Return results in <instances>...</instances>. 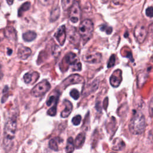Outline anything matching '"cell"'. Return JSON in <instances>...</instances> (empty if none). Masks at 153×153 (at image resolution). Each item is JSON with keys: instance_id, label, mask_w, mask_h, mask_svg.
Here are the masks:
<instances>
[{"instance_id": "24", "label": "cell", "mask_w": 153, "mask_h": 153, "mask_svg": "<svg viewBox=\"0 0 153 153\" xmlns=\"http://www.w3.org/2000/svg\"><path fill=\"white\" fill-rule=\"evenodd\" d=\"M57 100H58V96H56L55 95L50 96L47 101V103H46L47 105L49 106H51L53 103H54V105H57Z\"/></svg>"}, {"instance_id": "30", "label": "cell", "mask_w": 153, "mask_h": 153, "mask_svg": "<svg viewBox=\"0 0 153 153\" xmlns=\"http://www.w3.org/2000/svg\"><path fill=\"white\" fill-rule=\"evenodd\" d=\"M71 96L75 100H77L79 97V93L76 89H73L70 92Z\"/></svg>"}, {"instance_id": "4", "label": "cell", "mask_w": 153, "mask_h": 153, "mask_svg": "<svg viewBox=\"0 0 153 153\" xmlns=\"http://www.w3.org/2000/svg\"><path fill=\"white\" fill-rule=\"evenodd\" d=\"M50 84L47 80H43L38 83L31 90V94L35 97H40L44 95L50 89Z\"/></svg>"}, {"instance_id": "11", "label": "cell", "mask_w": 153, "mask_h": 153, "mask_svg": "<svg viewBox=\"0 0 153 153\" xmlns=\"http://www.w3.org/2000/svg\"><path fill=\"white\" fill-rule=\"evenodd\" d=\"M54 36L60 45H63L65 42L66 33L65 25L61 26L54 34Z\"/></svg>"}, {"instance_id": "10", "label": "cell", "mask_w": 153, "mask_h": 153, "mask_svg": "<svg viewBox=\"0 0 153 153\" xmlns=\"http://www.w3.org/2000/svg\"><path fill=\"white\" fill-rule=\"evenodd\" d=\"M122 80V71L121 69H117L114 71L110 76L109 82L113 87H118L121 83Z\"/></svg>"}, {"instance_id": "17", "label": "cell", "mask_w": 153, "mask_h": 153, "mask_svg": "<svg viewBox=\"0 0 153 153\" xmlns=\"http://www.w3.org/2000/svg\"><path fill=\"white\" fill-rule=\"evenodd\" d=\"M36 37V33L32 30H29L23 34V39L26 42L33 41Z\"/></svg>"}, {"instance_id": "22", "label": "cell", "mask_w": 153, "mask_h": 153, "mask_svg": "<svg viewBox=\"0 0 153 153\" xmlns=\"http://www.w3.org/2000/svg\"><path fill=\"white\" fill-rule=\"evenodd\" d=\"M30 8V3L29 2H25L24 4H23L22 5V6L20 7V8L19 9L18 11V16H21V15H22V13L24 11H26L28 10H29V8Z\"/></svg>"}, {"instance_id": "25", "label": "cell", "mask_w": 153, "mask_h": 153, "mask_svg": "<svg viewBox=\"0 0 153 153\" xmlns=\"http://www.w3.org/2000/svg\"><path fill=\"white\" fill-rule=\"evenodd\" d=\"M74 2L72 1H62V7L64 9V10H66L68 8H70L71 6L72 5L73 3Z\"/></svg>"}, {"instance_id": "27", "label": "cell", "mask_w": 153, "mask_h": 153, "mask_svg": "<svg viewBox=\"0 0 153 153\" xmlns=\"http://www.w3.org/2000/svg\"><path fill=\"white\" fill-rule=\"evenodd\" d=\"M115 56L114 54H112L111 55V56L110 57L108 60L107 66L108 68H112L115 65Z\"/></svg>"}, {"instance_id": "7", "label": "cell", "mask_w": 153, "mask_h": 153, "mask_svg": "<svg viewBox=\"0 0 153 153\" xmlns=\"http://www.w3.org/2000/svg\"><path fill=\"white\" fill-rule=\"evenodd\" d=\"M134 36L138 42L142 43L147 36V30L145 26L142 24L137 25L134 29Z\"/></svg>"}, {"instance_id": "8", "label": "cell", "mask_w": 153, "mask_h": 153, "mask_svg": "<svg viewBox=\"0 0 153 153\" xmlns=\"http://www.w3.org/2000/svg\"><path fill=\"white\" fill-rule=\"evenodd\" d=\"M83 81L84 79L81 75L78 74H72L63 81L62 83V86L63 88H66L70 85L81 83Z\"/></svg>"}, {"instance_id": "31", "label": "cell", "mask_w": 153, "mask_h": 153, "mask_svg": "<svg viewBox=\"0 0 153 153\" xmlns=\"http://www.w3.org/2000/svg\"><path fill=\"white\" fill-rule=\"evenodd\" d=\"M146 15L149 17H153V7H149L146 9Z\"/></svg>"}, {"instance_id": "14", "label": "cell", "mask_w": 153, "mask_h": 153, "mask_svg": "<svg viewBox=\"0 0 153 153\" xmlns=\"http://www.w3.org/2000/svg\"><path fill=\"white\" fill-rule=\"evenodd\" d=\"M125 148V143L121 138H115L112 142V149L114 151H121Z\"/></svg>"}, {"instance_id": "23", "label": "cell", "mask_w": 153, "mask_h": 153, "mask_svg": "<svg viewBox=\"0 0 153 153\" xmlns=\"http://www.w3.org/2000/svg\"><path fill=\"white\" fill-rule=\"evenodd\" d=\"M49 147L50 149H51L53 151H57L59 150V147H58V144L57 143V141L55 140V139H51L49 141L48 143Z\"/></svg>"}, {"instance_id": "15", "label": "cell", "mask_w": 153, "mask_h": 153, "mask_svg": "<svg viewBox=\"0 0 153 153\" xmlns=\"http://www.w3.org/2000/svg\"><path fill=\"white\" fill-rule=\"evenodd\" d=\"M68 34L69 40L72 44H76V42L79 41V39H78L79 38V35H78V34L76 33V30L75 27H72L70 30L69 29Z\"/></svg>"}, {"instance_id": "1", "label": "cell", "mask_w": 153, "mask_h": 153, "mask_svg": "<svg viewBox=\"0 0 153 153\" xmlns=\"http://www.w3.org/2000/svg\"><path fill=\"white\" fill-rule=\"evenodd\" d=\"M17 128V121L15 117H12L6 122L4 130L3 145L4 148L8 151L12 146Z\"/></svg>"}, {"instance_id": "26", "label": "cell", "mask_w": 153, "mask_h": 153, "mask_svg": "<svg viewBox=\"0 0 153 153\" xmlns=\"http://www.w3.org/2000/svg\"><path fill=\"white\" fill-rule=\"evenodd\" d=\"M100 30L103 32H105L106 34H111L112 32V28L111 26H108L106 25H102L100 26Z\"/></svg>"}, {"instance_id": "28", "label": "cell", "mask_w": 153, "mask_h": 153, "mask_svg": "<svg viewBox=\"0 0 153 153\" xmlns=\"http://www.w3.org/2000/svg\"><path fill=\"white\" fill-rule=\"evenodd\" d=\"M81 121V117L79 115H77L74 117L72 120V123L75 126H78L80 124Z\"/></svg>"}, {"instance_id": "16", "label": "cell", "mask_w": 153, "mask_h": 153, "mask_svg": "<svg viewBox=\"0 0 153 153\" xmlns=\"http://www.w3.org/2000/svg\"><path fill=\"white\" fill-rule=\"evenodd\" d=\"M85 139V134L83 133H80L77 135L75 139L74 140V145L76 148H78L82 146L84 143Z\"/></svg>"}, {"instance_id": "9", "label": "cell", "mask_w": 153, "mask_h": 153, "mask_svg": "<svg viewBox=\"0 0 153 153\" xmlns=\"http://www.w3.org/2000/svg\"><path fill=\"white\" fill-rule=\"evenodd\" d=\"M82 59L89 63H98L101 62L102 54L98 52L88 53L83 56Z\"/></svg>"}, {"instance_id": "29", "label": "cell", "mask_w": 153, "mask_h": 153, "mask_svg": "<svg viewBox=\"0 0 153 153\" xmlns=\"http://www.w3.org/2000/svg\"><path fill=\"white\" fill-rule=\"evenodd\" d=\"M57 111V105H53L51 108H50L47 111V114L50 116H54L56 114Z\"/></svg>"}, {"instance_id": "37", "label": "cell", "mask_w": 153, "mask_h": 153, "mask_svg": "<svg viewBox=\"0 0 153 153\" xmlns=\"http://www.w3.org/2000/svg\"><path fill=\"white\" fill-rule=\"evenodd\" d=\"M132 153H137V152H132Z\"/></svg>"}, {"instance_id": "35", "label": "cell", "mask_w": 153, "mask_h": 153, "mask_svg": "<svg viewBox=\"0 0 153 153\" xmlns=\"http://www.w3.org/2000/svg\"><path fill=\"white\" fill-rule=\"evenodd\" d=\"M12 52H13V51H12L11 49L8 48V51H7V54H8V55L10 56V55L12 54Z\"/></svg>"}, {"instance_id": "12", "label": "cell", "mask_w": 153, "mask_h": 153, "mask_svg": "<svg viewBox=\"0 0 153 153\" xmlns=\"http://www.w3.org/2000/svg\"><path fill=\"white\" fill-rule=\"evenodd\" d=\"M31 50L29 47L20 46L17 51V55L20 59L23 60L27 59L31 54Z\"/></svg>"}, {"instance_id": "36", "label": "cell", "mask_w": 153, "mask_h": 153, "mask_svg": "<svg viewBox=\"0 0 153 153\" xmlns=\"http://www.w3.org/2000/svg\"><path fill=\"white\" fill-rule=\"evenodd\" d=\"M13 1H7V3L9 4V5H11V4H13Z\"/></svg>"}, {"instance_id": "20", "label": "cell", "mask_w": 153, "mask_h": 153, "mask_svg": "<svg viewBox=\"0 0 153 153\" xmlns=\"http://www.w3.org/2000/svg\"><path fill=\"white\" fill-rule=\"evenodd\" d=\"M75 145H74V140L72 137H70L67 140L66 146V153H72L74 151Z\"/></svg>"}, {"instance_id": "5", "label": "cell", "mask_w": 153, "mask_h": 153, "mask_svg": "<svg viewBox=\"0 0 153 153\" xmlns=\"http://www.w3.org/2000/svg\"><path fill=\"white\" fill-rule=\"evenodd\" d=\"M64 59L66 63L72 66V71H80L81 70V63L75 53L72 52L68 53L65 56Z\"/></svg>"}, {"instance_id": "6", "label": "cell", "mask_w": 153, "mask_h": 153, "mask_svg": "<svg viewBox=\"0 0 153 153\" xmlns=\"http://www.w3.org/2000/svg\"><path fill=\"white\" fill-rule=\"evenodd\" d=\"M81 17V8L78 2L75 1L69 10V19L74 23H76L78 22Z\"/></svg>"}, {"instance_id": "3", "label": "cell", "mask_w": 153, "mask_h": 153, "mask_svg": "<svg viewBox=\"0 0 153 153\" xmlns=\"http://www.w3.org/2000/svg\"><path fill=\"white\" fill-rule=\"evenodd\" d=\"M94 30V26L92 21L89 19L83 20L79 26V35L85 44L92 36Z\"/></svg>"}, {"instance_id": "13", "label": "cell", "mask_w": 153, "mask_h": 153, "mask_svg": "<svg viewBox=\"0 0 153 153\" xmlns=\"http://www.w3.org/2000/svg\"><path fill=\"white\" fill-rule=\"evenodd\" d=\"M63 104L65 105V108L61 112V117L62 118H66L71 113L73 106L72 103L68 100H65L63 102Z\"/></svg>"}, {"instance_id": "34", "label": "cell", "mask_w": 153, "mask_h": 153, "mask_svg": "<svg viewBox=\"0 0 153 153\" xmlns=\"http://www.w3.org/2000/svg\"><path fill=\"white\" fill-rule=\"evenodd\" d=\"M2 76H3V73H2V71L1 65H0V79L2 78Z\"/></svg>"}, {"instance_id": "21", "label": "cell", "mask_w": 153, "mask_h": 153, "mask_svg": "<svg viewBox=\"0 0 153 153\" xmlns=\"http://www.w3.org/2000/svg\"><path fill=\"white\" fill-rule=\"evenodd\" d=\"M59 16H60V9H59V7H56L51 12L50 17V21L54 22V21L56 20L59 18Z\"/></svg>"}, {"instance_id": "33", "label": "cell", "mask_w": 153, "mask_h": 153, "mask_svg": "<svg viewBox=\"0 0 153 153\" xmlns=\"http://www.w3.org/2000/svg\"><path fill=\"white\" fill-rule=\"evenodd\" d=\"M108 98H106L103 102V107L105 109H106L107 106H108Z\"/></svg>"}, {"instance_id": "2", "label": "cell", "mask_w": 153, "mask_h": 153, "mask_svg": "<svg viewBox=\"0 0 153 153\" xmlns=\"http://www.w3.org/2000/svg\"><path fill=\"white\" fill-rule=\"evenodd\" d=\"M146 121L145 116L139 112H135L129 123V130L134 134H140L145 129Z\"/></svg>"}, {"instance_id": "38", "label": "cell", "mask_w": 153, "mask_h": 153, "mask_svg": "<svg viewBox=\"0 0 153 153\" xmlns=\"http://www.w3.org/2000/svg\"><path fill=\"white\" fill-rule=\"evenodd\" d=\"M111 153H116V152H111Z\"/></svg>"}, {"instance_id": "19", "label": "cell", "mask_w": 153, "mask_h": 153, "mask_svg": "<svg viewBox=\"0 0 153 153\" xmlns=\"http://www.w3.org/2000/svg\"><path fill=\"white\" fill-rule=\"evenodd\" d=\"M35 76H39V74L35 72H28L24 75L23 79L26 84H29L32 81L33 79Z\"/></svg>"}, {"instance_id": "18", "label": "cell", "mask_w": 153, "mask_h": 153, "mask_svg": "<svg viewBox=\"0 0 153 153\" xmlns=\"http://www.w3.org/2000/svg\"><path fill=\"white\" fill-rule=\"evenodd\" d=\"M4 34L5 36L10 39H12V40L16 39V32L15 29L13 27H7L5 29Z\"/></svg>"}, {"instance_id": "32", "label": "cell", "mask_w": 153, "mask_h": 153, "mask_svg": "<svg viewBox=\"0 0 153 153\" xmlns=\"http://www.w3.org/2000/svg\"><path fill=\"white\" fill-rule=\"evenodd\" d=\"M149 113L150 116L153 118V97L151 99L149 103Z\"/></svg>"}]
</instances>
